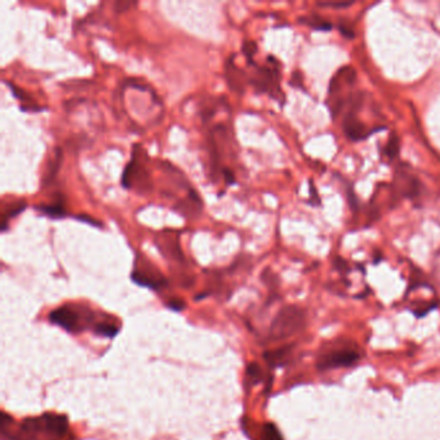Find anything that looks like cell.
Listing matches in <instances>:
<instances>
[{"instance_id":"3957f363","label":"cell","mask_w":440,"mask_h":440,"mask_svg":"<svg viewBox=\"0 0 440 440\" xmlns=\"http://www.w3.org/2000/svg\"><path fill=\"white\" fill-rule=\"evenodd\" d=\"M268 64L266 66H259L256 62L249 65L255 67L252 76H248V83L255 86L258 93H268L271 97L279 100L281 91L279 86V62L274 57H268Z\"/></svg>"},{"instance_id":"6da1fadb","label":"cell","mask_w":440,"mask_h":440,"mask_svg":"<svg viewBox=\"0 0 440 440\" xmlns=\"http://www.w3.org/2000/svg\"><path fill=\"white\" fill-rule=\"evenodd\" d=\"M362 353L356 345L347 340H334L323 345L316 356V369L328 372L340 368H350L359 363Z\"/></svg>"},{"instance_id":"ac0fdd59","label":"cell","mask_w":440,"mask_h":440,"mask_svg":"<svg viewBox=\"0 0 440 440\" xmlns=\"http://www.w3.org/2000/svg\"><path fill=\"white\" fill-rule=\"evenodd\" d=\"M399 152V139L397 137L395 133H393L390 136V139L387 141L386 145V154L389 158L394 159Z\"/></svg>"},{"instance_id":"e0dca14e","label":"cell","mask_w":440,"mask_h":440,"mask_svg":"<svg viewBox=\"0 0 440 440\" xmlns=\"http://www.w3.org/2000/svg\"><path fill=\"white\" fill-rule=\"evenodd\" d=\"M242 51H243V54H244L246 58H247V64H253V62H255L253 56L257 52V44L252 42V40H246V42L243 43Z\"/></svg>"},{"instance_id":"7402d4cb","label":"cell","mask_w":440,"mask_h":440,"mask_svg":"<svg viewBox=\"0 0 440 440\" xmlns=\"http://www.w3.org/2000/svg\"><path fill=\"white\" fill-rule=\"evenodd\" d=\"M338 27H340V32H341V34H343L344 36H346V38H354V30H353V27H351L349 23H346V22H341Z\"/></svg>"},{"instance_id":"ffe728a7","label":"cell","mask_w":440,"mask_h":440,"mask_svg":"<svg viewBox=\"0 0 440 440\" xmlns=\"http://www.w3.org/2000/svg\"><path fill=\"white\" fill-rule=\"evenodd\" d=\"M96 332L101 336H105V337H114L118 333V328L113 324L100 323L96 325Z\"/></svg>"},{"instance_id":"5bb4252c","label":"cell","mask_w":440,"mask_h":440,"mask_svg":"<svg viewBox=\"0 0 440 440\" xmlns=\"http://www.w3.org/2000/svg\"><path fill=\"white\" fill-rule=\"evenodd\" d=\"M290 351H292V347L287 346V347L266 353L265 359L268 360V364L271 365V367H279V365L287 363V360L290 358Z\"/></svg>"},{"instance_id":"5b68a950","label":"cell","mask_w":440,"mask_h":440,"mask_svg":"<svg viewBox=\"0 0 440 440\" xmlns=\"http://www.w3.org/2000/svg\"><path fill=\"white\" fill-rule=\"evenodd\" d=\"M303 322H305V314H303V312L299 308L290 306V308L283 309L278 314V316H277V319L274 322L273 332L278 338L287 337L290 333L299 331L301 327L303 325Z\"/></svg>"},{"instance_id":"7a4b0ae2","label":"cell","mask_w":440,"mask_h":440,"mask_svg":"<svg viewBox=\"0 0 440 440\" xmlns=\"http://www.w3.org/2000/svg\"><path fill=\"white\" fill-rule=\"evenodd\" d=\"M146 151L140 143L133 145L132 157L124 168L121 176V186L127 190H136L139 193H148L152 189L149 163Z\"/></svg>"},{"instance_id":"7c38bea8","label":"cell","mask_w":440,"mask_h":440,"mask_svg":"<svg viewBox=\"0 0 440 440\" xmlns=\"http://www.w3.org/2000/svg\"><path fill=\"white\" fill-rule=\"evenodd\" d=\"M26 202L25 200H16L11 205H7L3 211V220H1V231H5L8 227V222L12 218H14L16 216L20 215L26 209Z\"/></svg>"},{"instance_id":"603a6c76","label":"cell","mask_w":440,"mask_h":440,"mask_svg":"<svg viewBox=\"0 0 440 440\" xmlns=\"http://www.w3.org/2000/svg\"><path fill=\"white\" fill-rule=\"evenodd\" d=\"M133 5H135V3H132V1H117L115 3V11L126 12L129 7H133Z\"/></svg>"},{"instance_id":"d4e9b609","label":"cell","mask_w":440,"mask_h":440,"mask_svg":"<svg viewBox=\"0 0 440 440\" xmlns=\"http://www.w3.org/2000/svg\"><path fill=\"white\" fill-rule=\"evenodd\" d=\"M76 218H78V220H80V221L88 222V224H91V225L101 226V224H100V222H97L96 220H93V218H89V216H78Z\"/></svg>"},{"instance_id":"8992f818","label":"cell","mask_w":440,"mask_h":440,"mask_svg":"<svg viewBox=\"0 0 440 440\" xmlns=\"http://www.w3.org/2000/svg\"><path fill=\"white\" fill-rule=\"evenodd\" d=\"M233 60H234V56H231L226 61V82L231 91L238 92V93H243L246 89V84L248 83V76L242 69H239L234 64Z\"/></svg>"},{"instance_id":"277c9868","label":"cell","mask_w":440,"mask_h":440,"mask_svg":"<svg viewBox=\"0 0 440 440\" xmlns=\"http://www.w3.org/2000/svg\"><path fill=\"white\" fill-rule=\"evenodd\" d=\"M67 429V421L61 416L45 415L40 419H27L22 425V431L26 434V439L32 440L38 432L49 434L54 437L64 435Z\"/></svg>"},{"instance_id":"9a60e30c","label":"cell","mask_w":440,"mask_h":440,"mask_svg":"<svg viewBox=\"0 0 440 440\" xmlns=\"http://www.w3.org/2000/svg\"><path fill=\"white\" fill-rule=\"evenodd\" d=\"M302 23H306L308 26H310L315 30H323V32H328L332 29V25L327 20H324L319 16H312V17H302L300 19Z\"/></svg>"},{"instance_id":"44dd1931","label":"cell","mask_w":440,"mask_h":440,"mask_svg":"<svg viewBox=\"0 0 440 440\" xmlns=\"http://www.w3.org/2000/svg\"><path fill=\"white\" fill-rule=\"evenodd\" d=\"M221 174H222V177H224V180H225L227 186H230V185L236 183L235 174H234V172H233L230 168H222Z\"/></svg>"},{"instance_id":"ba28073f","label":"cell","mask_w":440,"mask_h":440,"mask_svg":"<svg viewBox=\"0 0 440 440\" xmlns=\"http://www.w3.org/2000/svg\"><path fill=\"white\" fill-rule=\"evenodd\" d=\"M344 130L347 139L351 141L365 140L373 133V130H368L364 124L356 118L354 111L346 115L344 120Z\"/></svg>"},{"instance_id":"8fae6325","label":"cell","mask_w":440,"mask_h":440,"mask_svg":"<svg viewBox=\"0 0 440 440\" xmlns=\"http://www.w3.org/2000/svg\"><path fill=\"white\" fill-rule=\"evenodd\" d=\"M7 86L11 88L12 92H13V96L16 97L17 100H20L22 111L34 113V111H42V110H43V108L39 106L38 102H36L32 97L29 96L21 88H19V86H16L14 84H12V83H8V82H7Z\"/></svg>"},{"instance_id":"d6986e66","label":"cell","mask_w":440,"mask_h":440,"mask_svg":"<svg viewBox=\"0 0 440 440\" xmlns=\"http://www.w3.org/2000/svg\"><path fill=\"white\" fill-rule=\"evenodd\" d=\"M354 4V1H343V0H333V1H318L316 5L322 8H349Z\"/></svg>"},{"instance_id":"30bf717a","label":"cell","mask_w":440,"mask_h":440,"mask_svg":"<svg viewBox=\"0 0 440 440\" xmlns=\"http://www.w3.org/2000/svg\"><path fill=\"white\" fill-rule=\"evenodd\" d=\"M36 211L42 212L43 215L48 216L49 218H64L67 215L66 205H65L64 195L57 194L56 199L49 205H40L35 207Z\"/></svg>"},{"instance_id":"52a82bcc","label":"cell","mask_w":440,"mask_h":440,"mask_svg":"<svg viewBox=\"0 0 440 440\" xmlns=\"http://www.w3.org/2000/svg\"><path fill=\"white\" fill-rule=\"evenodd\" d=\"M49 319H51V322L58 324L60 327H62L69 332H76L80 327L79 325V314L67 306L56 309L54 312H51Z\"/></svg>"},{"instance_id":"4fadbf2b","label":"cell","mask_w":440,"mask_h":440,"mask_svg":"<svg viewBox=\"0 0 440 440\" xmlns=\"http://www.w3.org/2000/svg\"><path fill=\"white\" fill-rule=\"evenodd\" d=\"M61 163H62V151L60 148H57L54 150V155L52 157L51 161L48 163V167H47V171L44 173L43 177V185L47 186L48 183H52L56 177V174L60 171V167H61Z\"/></svg>"},{"instance_id":"cb8c5ba5","label":"cell","mask_w":440,"mask_h":440,"mask_svg":"<svg viewBox=\"0 0 440 440\" xmlns=\"http://www.w3.org/2000/svg\"><path fill=\"white\" fill-rule=\"evenodd\" d=\"M168 306L171 308V309H173V310H183V308H185V305H183V301H177V300H173L171 301V302H168Z\"/></svg>"},{"instance_id":"9c48e42d","label":"cell","mask_w":440,"mask_h":440,"mask_svg":"<svg viewBox=\"0 0 440 440\" xmlns=\"http://www.w3.org/2000/svg\"><path fill=\"white\" fill-rule=\"evenodd\" d=\"M132 280L139 286L148 287L151 290H158L167 284V281L161 275H154L152 273H145L141 270H135L132 273Z\"/></svg>"},{"instance_id":"2e32d148","label":"cell","mask_w":440,"mask_h":440,"mask_svg":"<svg viewBox=\"0 0 440 440\" xmlns=\"http://www.w3.org/2000/svg\"><path fill=\"white\" fill-rule=\"evenodd\" d=\"M261 440H283V437L274 424H266L262 429Z\"/></svg>"}]
</instances>
